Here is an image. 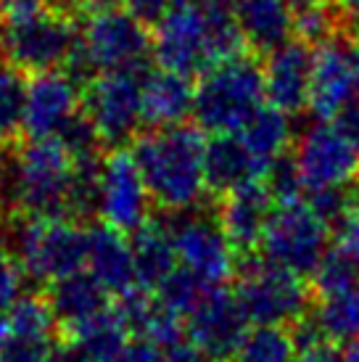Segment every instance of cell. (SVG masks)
Instances as JSON below:
<instances>
[{
	"instance_id": "obj_1",
	"label": "cell",
	"mask_w": 359,
	"mask_h": 362,
	"mask_svg": "<svg viewBox=\"0 0 359 362\" xmlns=\"http://www.w3.org/2000/svg\"><path fill=\"white\" fill-rule=\"evenodd\" d=\"M132 156L156 211H182L206 202V138L196 122L148 127L132 141Z\"/></svg>"
},
{
	"instance_id": "obj_2",
	"label": "cell",
	"mask_w": 359,
	"mask_h": 362,
	"mask_svg": "<svg viewBox=\"0 0 359 362\" xmlns=\"http://www.w3.org/2000/svg\"><path fill=\"white\" fill-rule=\"evenodd\" d=\"M74 156L59 138L11 143L0 170V202L27 217H69ZM71 220V217H69Z\"/></svg>"
},
{
	"instance_id": "obj_3",
	"label": "cell",
	"mask_w": 359,
	"mask_h": 362,
	"mask_svg": "<svg viewBox=\"0 0 359 362\" xmlns=\"http://www.w3.org/2000/svg\"><path fill=\"white\" fill-rule=\"evenodd\" d=\"M264 103L267 95L261 56L240 53L214 64L199 77L193 122L209 135L240 132Z\"/></svg>"
},
{
	"instance_id": "obj_4",
	"label": "cell",
	"mask_w": 359,
	"mask_h": 362,
	"mask_svg": "<svg viewBox=\"0 0 359 362\" xmlns=\"http://www.w3.org/2000/svg\"><path fill=\"white\" fill-rule=\"evenodd\" d=\"M8 249L24 275L50 286L88 264V225L69 217H27L11 211Z\"/></svg>"
},
{
	"instance_id": "obj_5",
	"label": "cell",
	"mask_w": 359,
	"mask_h": 362,
	"mask_svg": "<svg viewBox=\"0 0 359 362\" xmlns=\"http://www.w3.org/2000/svg\"><path fill=\"white\" fill-rule=\"evenodd\" d=\"M235 296L251 325H296L312 310L314 291L307 278L280 264L261 259L259 254L238 262Z\"/></svg>"
},
{
	"instance_id": "obj_6",
	"label": "cell",
	"mask_w": 359,
	"mask_h": 362,
	"mask_svg": "<svg viewBox=\"0 0 359 362\" xmlns=\"http://www.w3.org/2000/svg\"><path fill=\"white\" fill-rule=\"evenodd\" d=\"M164 214L172 246L180 267H188L211 286H228L238 272V254L222 228L217 206L209 209L206 202L182 211Z\"/></svg>"
},
{
	"instance_id": "obj_7",
	"label": "cell",
	"mask_w": 359,
	"mask_h": 362,
	"mask_svg": "<svg viewBox=\"0 0 359 362\" xmlns=\"http://www.w3.org/2000/svg\"><path fill=\"white\" fill-rule=\"evenodd\" d=\"M82 21L56 8L21 19H0V53L27 74L64 69L77 45Z\"/></svg>"
},
{
	"instance_id": "obj_8",
	"label": "cell",
	"mask_w": 359,
	"mask_h": 362,
	"mask_svg": "<svg viewBox=\"0 0 359 362\" xmlns=\"http://www.w3.org/2000/svg\"><path fill=\"white\" fill-rule=\"evenodd\" d=\"M330 225L307 199L278 204L259 246L261 259L312 281L330 249Z\"/></svg>"
},
{
	"instance_id": "obj_9",
	"label": "cell",
	"mask_w": 359,
	"mask_h": 362,
	"mask_svg": "<svg viewBox=\"0 0 359 362\" xmlns=\"http://www.w3.org/2000/svg\"><path fill=\"white\" fill-rule=\"evenodd\" d=\"M156 61L138 69L100 71L82 90V109L88 111L106 148H130L143 132V80Z\"/></svg>"
},
{
	"instance_id": "obj_10",
	"label": "cell",
	"mask_w": 359,
	"mask_h": 362,
	"mask_svg": "<svg viewBox=\"0 0 359 362\" xmlns=\"http://www.w3.org/2000/svg\"><path fill=\"white\" fill-rule=\"evenodd\" d=\"M82 40L100 71L138 69L153 61V27L124 8L85 16Z\"/></svg>"
},
{
	"instance_id": "obj_11",
	"label": "cell",
	"mask_w": 359,
	"mask_h": 362,
	"mask_svg": "<svg viewBox=\"0 0 359 362\" xmlns=\"http://www.w3.org/2000/svg\"><path fill=\"white\" fill-rule=\"evenodd\" d=\"M153 61L161 69H172L190 80L214 66L201 3L172 6L159 24H153Z\"/></svg>"
},
{
	"instance_id": "obj_12",
	"label": "cell",
	"mask_w": 359,
	"mask_h": 362,
	"mask_svg": "<svg viewBox=\"0 0 359 362\" xmlns=\"http://www.w3.org/2000/svg\"><path fill=\"white\" fill-rule=\"evenodd\" d=\"M153 199L130 148H111L100 170V211L106 225L132 235L151 220Z\"/></svg>"
},
{
	"instance_id": "obj_13",
	"label": "cell",
	"mask_w": 359,
	"mask_h": 362,
	"mask_svg": "<svg viewBox=\"0 0 359 362\" xmlns=\"http://www.w3.org/2000/svg\"><path fill=\"white\" fill-rule=\"evenodd\" d=\"M293 159L304 182V193L351 185L359 180L357 146L333 122H322L301 132L293 146Z\"/></svg>"
},
{
	"instance_id": "obj_14",
	"label": "cell",
	"mask_w": 359,
	"mask_h": 362,
	"mask_svg": "<svg viewBox=\"0 0 359 362\" xmlns=\"http://www.w3.org/2000/svg\"><path fill=\"white\" fill-rule=\"evenodd\" d=\"M249 328L251 320L246 317L235 296V288H230V283L211 288L199 302V307L185 317L188 341L222 362L233 360Z\"/></svg>"
},
{
	"instance_id": "obj_15",
	"label": "cell",
	"mask_w": 359,
	"mask_h": 362,
	"mask_svg": "<svg viewBox=\"0 0 359 362\" xmlns=\"http://www.w3.org/2000/svg\"><path fill=\"white\" fill-rule=\"evenodd\" d=\"M314 51L317 48H312L310 42L290 37L286 45L261 59L267 103L286 114H299L310 106Z\"/></svg>"
},
{
	"instance_id": "obj_16",
	"label": "cell",
	"mask_w": 359,
	"mask_h": 362,
	"mask_svg": "<svg viewBox=\"0 0 359 362\" xmlns=\"http://www.w3.org/2000/svg\"><path fill=\"white\" fill-rule=\"evenodd\" d=\"M82 109V90L64 71H42L30 77L27 114H24V138L42 141L56 138L64 124Z\"/></svg>"
},
{
	"instance_id": "obj_17",
	"label": "cell",
	"mask_w": 359,
	"mask_h": 362,
	"mask_svg": "<svg viewBox=\"0 0 359 362\" xmlns=\"http://www.w3.org/2000/svg\"><path fill=\"white\" fill-rule=\"evenodd\" d=\"M275 206H278V202L264 185V180L249 182L238 191L217 199L222 228H225L233 249L238 254V262L259 252L264 230L275 214Z\"/></svg>"
},
{
	"instance_id": "obj_18",
	"label": "cell",
	"mask_w": 359,
	"mask_h": 362,
	"mask_svg": "<svg viewBox=\"0 0 359 362\" xmlns=\"http://www.w3.org/2000/svg\"><path fill=\"white\" fill-rule=\"evenodd\" d=\"M359 88V74L349 53V42L336 40L322 42L314 51V69H312L310 109L322 122L336 119L354 90Z\"/></svg>"
},
{
	"instance_id": "obj_19",
	"label": "cell",
	"mask_w": 359,
	"mask_h": 362,
	"mask_svg": "<svg viewBox=\"0 0 359 362\" xmlns=\"http://www.w3.org/2000/svg\"><path fill=\"white\" fill-rule=\"evenodd\" d=\"M204 172H206V191L217 202L249 182L264 180L267 164L257 159V153L246 146L238 132H225V135H211L206 141Z\"/></svg>"
},
{
	"instance_id": "obj_20",
	"label": "cell",
	"mask_w": 359,
	"mask_h": 362,
	"mask_svg": "<svg viewBox=\"0 0 359 362\" xmlns=\"http://www.w3.org/2000/svg\"><path fill=\"white\" fill-rule=\"evenodd\" d=\"M85 267L106 286V291L114 299L138 288L130 235L106 222H88V264Z\"/></svg>"
},
{
	"instance_id": "obj_21",
	"label": "cell",
	"mask_w": 359,
	"mask_h": 362,
	"mask_svg": "<svg viewBox=\"0 0 359 362\" xmlns=\"http://www.w3.org/2000/svg\"><path fill=\"white\" fill-rule=\"evenodd\" d=\"M193 80L153 64L143 80V130L188 122L193 117Z\"/></svg>"
},
{
	"instance_id": "obj_22",
	"label": "cell",
	"mask_w": 359,
	"mask_h": 362,
	"mask_svg": "<svg viewBox=\"0 0 359 362\" xmlns=\"http://www.w3.org/2000/svg\"><path fill=\"white\" fill-rule=\"evenodd\" d=\"M109 296L111 293L106 291V286L88 267L53 281L45 291L53 317L64 333L80 328L82 322H88L90 317H95L98 312L106 310L111 304Z\"/></svg>"
},
{
	"instance_id": "obj_23",
	"label": "cell",
	"mask_w": 359,
	"mask_h": 362,
	"mask_svg": "<svg viewBox=\"0 0 359 362\" xmlns=\"http://www.w3.org/2000/svg\"><path fill=\"white\" fill-rule=\"evenodd\" d=\"M249 51L269 56L293 37V8L288 0H233Z\"/></svg>"
},
{
	"instance_id": "obj_24",
	"label": "cell",
	"mask_w": 359,
	"mask_h": 362,
	"mask_svg": "<svg viewBox=\"0 0 359 362\" xmlns=\"http://www.w3.org/2000/svg\"><path fill=\"white\" fill-rule=\"evenodd\" d=\"M130 243L132 257H135L138 288L156 293L161 283L167 281L180 264L164 217H151L140 230L132 233Z\"/></svg>"
},
{
	"instance_id": "obj_25",
	"label": "cell",
	"mask_w": 359,
	"mask_h": 362,
	"mask_svg": "<svg viewBox=\"0 0 359 362\" xmlns=\"http://www.w3.org/2000/svg\"><path fill=\"white\" fill-rule=\"evenodd\" d=\"M312 328L336 344L359 341V281L336 288L330 293H317L312 310L304 315Z\"/></svg>"
},
{
	"instance_id": "obj_26",
	"label": "cell",
	"mask_w": 359,
	"mask_h": 362,
	"mask_svg": "<svg viewBox=\"0 0 359 362\" xmlns=\"http://www.w3.org/2000/svg\"><path fill=\"white\" fill-rule=\"evenodd\" d=\"M77 349H80L90 362H111L122 352V346L132 339V331L127 320L122 317L119 307L111 302L103 312L88 322H82L80 328L66 333Z\"/></svg>"
},
{
	"instance_id": "obj_27",
	"label": "cell",
	"mask_w": 359,
	"mask_h": 362,
	"mask_svg": "<svg viewBox=\"0 0 359 362\" xmlns=\"http://www.w3.org/2000/svg\"><path fill=\"white\" fill-rule=\"evenodd\" d=\"M240 138L246 141L251 151L257 153V159L264 161L269 170V164L283 156V153H288L290 148V122H288V114L286 111H280L278 106H272V103H264L249 122H246V127L238 132Z\"/></svg>"
},
{
	"instance_id": "obj_28",
	"label": "cell",
	"mask_w": 359,
	"mask_h": 362,
	"mask_svg": "<svg viewBox=\"0 0 359 362\" xmlns=\"http://www.w3.org/2000/svg\"><path fill=\"white\" fill-rule=\"evenodd\" d=\"M27 93L30 74L0 53V141L8 146L24 138Z\"/></svg>"
},
{
	"instance_id": "obj_29",
	"label": "cell",
	"mask_w": 359,
	"mask_h": 362,
	"mask_svg": "<svg viewBox=\"0 0 359 362\" xmlns=\"http://www.w3.org/2000/svg\"><path fill=\"white\" fill-rule=\"evenodd\" d=\"M299 339L290 325H251L230 362H296Z\"/></svg>"
},
{
	"instance_id": "obj_30",
	"label": "cell",
	"mask_w": 359,
	"mask_h": 362,
	"mask_svg": "<svg viewBox=\"0 0 359 362\" xmlns=\"http://www.w3.org/2000/svg\"><path fill=\"white\" fill-rule=\"evenodd\" d=\"M21 286H24V270L19 259L8 246L0 243V315H6L16 304L21 296Z\"/></svg>"
},
{
	"instance_id": "obj_31",
	"label": "cell",
	"mask_w": 359,
	"mask_h": 362,
	"mask_svg": "<svg viewBox=\"0 0 359 362\" xmlns=\"http://www.w3.org/2000/svg\"><path fill=\"white\" fill-rule=\"evenodd\" d=\"M164 357H167L164 346H159L146 336H132L111 362H164Z\"/></svg>"
},
{
	"instance_id": "obj_32",
	"label": "cell",
	"mask_w": 359,
	"mask_h": 362,
	"mask_svg": "<svg viewBox=\"0 0 359 362\" xmlns=\"http://www.w3.org/2000/svg\"><path fill=\"white\" fill-rule=\"evenodd\" d=\"M296 362H346V349H341V344L319 336V339L299 344Z\"/></svg>"
},
{
	"instance_id": "obj_33",
	"label": "cell",
	"mask_w": 359,
	"mask_h": 362,
	"mask_svg": "<svg viewBox=\"0 0 359 362\" xmlns=\"http://www.w3.org/2000/svg\"><path fill=\"white\" fill-rule=\"evenodd\" d=\"M330 8L336 13L341 40H357L359 37V0H330Z\"/></svg>"
},
{
	"instance_id": "obj_34",
	"label": "cell",
	"mask_w": 359,
	"mask_h": 362,
	"mask_svg": "<svg viewBox=\"0 0 359 362\" xmlns=\"http://www.w3.org/2000/svg\"><path fill=\"white\" fill-rule=\"evenodd\" d=\"M330 122L357 146V151H359V88L354 90V95H351L349 101H346V106L336 114V119H330Z\"/></svg>"
},
{
	"instance_id": "obj_35",
	"label": "cell",
	"mask_w": 359,
	"mask_h": 362,
	"mask_svg": "<svg viewBox=\"0 0 359 362\" xmlns=\"http://www.w3.org/2000/svg\"><path fill=\"white\" fill-rule=\"evenodd\" d=\"M124 6L130 13H135L140 21H146L148 27L159 24L161 16L175 6V0H124Z\"/></svg>"
},
{
	"instance_id": "obj_36",
	"label": "cell",
	"mask_w": 359,
	"mask_h": 362,
	"mask_svg": "<svg viewBox=\"0 0 359 362\" xmlns=\"http://www.w3.org/2000/svg\"><path fill=\"white\" fill-rule=\"evenodd\" d=\"M164 362H222V360H217V357L206 354L204 349H199L196 344L182 341V344H177V346L167 349V357H164Z\"/></svg>"
},
{
	"instance_id": "obj_37",
	"label": "cell",
	"mask_w": 359,
	"mask_h": 362,
	"mask_svg": "<svg viewBox=\"0 0 359 362\" xmlns=\"http://www.w3.org/2000/svg\"><path fill=\"white\" fill-rule=\"evenodd\" d=\"M124 0H77V11H80V19L93 16V13H106V11L122 8Z\"/></svg>"
},
{
	"instance_id": "obj_38",
	"label": "cell",
	"mask_w": 359,
	"mask_h": 362,
	"mask_svg": "<svg viewBox=\"0 0 359 362\" xmlns=\"http://www.w3.org/2000/svg\"><path fill=\"white\" fill-rule=\"evenodd\" d=\"M349 53H351V61H354V69H357V74H359V37L349 42Z\"/></svg>"
},
{
	"instance_id": "obj_39",
	"label": "cell",
	"mask_w": 359,
	"mask_h": 362,
	"mask_svg": "<svg viewBox=\"0 0 359 362\" xmlns=\"http://www.w3.org/2000/svg\"><path fill=\"white\" fill-rule=\"evenodd\" d=\"M6 151H8V143L0 141V170H3V161H6Z\"/></svg>"
}]
</instances>
